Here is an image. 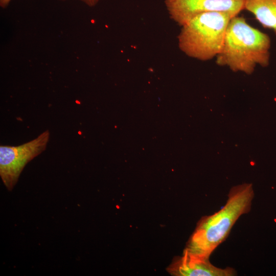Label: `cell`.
<instances>
[{
  "instance_id": "obj_9",
  "label": "cell",
  "mask_w": 276,
  "mask_h": 276,
  "mask_svg": "<svg viewBox=\"0 0 276 276\" xmlns=\"http://www.w3.org/2000/svg\"><path fill=\"white\" fill-rule=\"evenodd\" d=\"M11 0H0V6L2 8H6Z\"/></svg>"
},
{
  "instance_id": "obj_7",
  "label": "cell",
  "mask_w": 276,
  "mask_h": 276,
  "mask_svg": "<svg viewBox=\"0 0 276 276\" xmlns=\"http://www.w3.org/2000/svg\"><path fill=\"white\" fill-rule=\"evenodd\" d=\"M244 9L252 13L265 28L276 35V0H244Z\"/></svg>"
},
{
  "instance_id": "obj_1",
  "label": "cell",
  "mask_w": 276,
  "mask_h": 276,
  "mask_svg": "<svg viewBox=\"0 0 276 276\" xmlns=\"http://www.w3.org/2000/svg\"><path fill=\"white\" fill-rule=\"evenodd\" d=\"M254 197L251 184L233 187L221 210L211 215L203 216L198 221L184 250L198 258L209 259L227 238L238 219L250 211Z\"/></svg>"
},
{
  "instance_id": "obj_6",
  "label": "cell",
  "mask_w": 276,
  "mask_h": 276,
  "mask_svg": "<svg viewBox=\"0 0 276 276\" xmlns=\"http://www.w3.org/2000/svg\"><path fill=\"white\" fill-rule=\"evenodd\" d=\"M174 276H234L237 272L232 267L221 268L213 265L209 259L193 256L183 250L181 256L174 259L167 268Z\"/></svg>"
},
{
  "instance_id": "obj_4",
  "label": "cell",
  "mask_w": 276,
  "mask_h": 276,
  "mask_svg": "<svg viewBox=\"0 0 276 276\" xmlns=\"http://www.w3.org/2000/svg\"><path fill=\"white\" fill-rule=\"evenodd\" d=\"M50 135L47 130L21 145L0 146V175L8 190L14 188L25 166L45 150Z\"/></svg>"
},
{
  "instance_id": "obj_5",
  "label": "cell",
  "mask_w": 276,
  "mask_h": 276,
  "mask_svg": "<svg viewBox=\"0 0 276 276\" xmlns=\"http://www.w3.org/2000/svg\"><path fill=\"white\" fill-rule=\"evenodd\" d=\"M170 18L182 27L197 15L222 12L235 17L244 10V0H165Z\"/></svg>"
},
{
  "instance_id": "obj_3",
  "label": "cell",
  "mask_w": 276,
  "mask_h": 276,
  "mask_svg": "<svg viewBox=\"0 0 276 276\" xmlns=\"http://www.w3.org/2000/svg\"><path fill=\"white\" fill-rule=\"evenodd\" d=\"M233 17L222 12L197 15L181 27L178 35L179 49L188 56L201 61L216 57L222 49L227 26Z\"/></svg>"
},
{
  "instance_id": "obj_2",
  "label": "cell",
  "mask_w": 276,
  "mask_h": 276,
  "mask_svg": "<svg viewBox=\"0 0 276 276\" xmlns=\"http://www.w3.org/2000/svg\"><path fill=\"white\" fill-rule=\"evenodd\" d=\"M270 47L267 34L249 25L244 18L236 16L228 23L216 63L250 74L257 64L263 67L269 64Z\"/></svg>"
},
{
  "instance_id": "obj_8",
  "label": "cell",
  "mask_w": 276,
  "mask_h": 276,
  "mask_svg": "<svg viewBox=\"0 0 276 276\" xmlns=\"http://www.w3.org/2000/svg\"><path fill=\"white\" fill-rule=\"evenodd\" d=\"M61 1H65V0H61ZM85 4H86L87 5L90 7H93L95 6L97 3L98 2L99 0H80Z\"/></svg>"
}]
</instances>
